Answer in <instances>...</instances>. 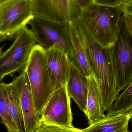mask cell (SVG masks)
Segmentation results:
<instances>
[{
	"label": "cell",
	"mask_w": 132,
	"mask_h": 132,
	"mask_svg": "<svg viewBox=\"0 0 132 132\" xmlns=\"http://www.w3.org/2000/svg\"><path fill=\"white\" fill-rule=\"evenodd\" d=\"M129 1V0H123L122 1V4H123V3H125V2H126L128 1Z\"/></svg>",
	"instance_id": "obj_26"
},
{
	"label": "cell",
	"mask_w": 132,
	"mask_h": 132,
	"mask_svg": "<svg viewBox=\"0 0 132 132\" xmlns=\"http://www.w3.org/2000/svg\"><path fill=\"white\" fill-rule=\"evenodd\" d=\"M1 42H2V41L1 40H0V43H1ZM5 45H4L3 46H1V47H0V56L2 55V54H3V52H4L3 51V50Z\"/></svg>",
	"instance_id": "obj_25"
},
{
	"label": "cell",
	"mask_w": 132,
	"mask_h": 132,
	"mask_svg": "<svg viewBox=\"0 0 132 132\" xmlns=\"http://www.w3.org/2000/svg\"><path fill=\"white\" fill-rule=\"evenodd\" d=\"M28 24L37 42L45 49L56 46L63 50L70 60H74L73 48L67 30L62 26L49 21L33 18Z\"/></svg>",
	"instance_id": "obj_8"
},
{
	"label": "cell",
	"mask_w": 132,
	"mask_h": 132,
	"mask_svg": "<svg viewBox=\"0 0 132 132\" xmlns=\"http://www.w3.org/2000/svg\"><path fill=\"white\" fill-rule=\"evenodd\" d=\"M37 42L31 29L23 27L15 36L13 43L0 56V82L5 77H13L25 70L31 50Z\"/></svg>",
	"instance_id": "obj_4"
},
{
	"label": "cell",
	"mask_w": 132,
	"mask_h": 132,
	"mask_svg": "<svg viewBox=\"0 0 132 132\" xmlns=\"http://www.w3.org/2000/svg\"><path fill=\"white\" fill-rule=\"evenodd\" d=\"M5 84L4 82H0V118L4 125L8 124L16 129L9 111Z\"/></svg>",
	"instance_id": "obj_18"
},
{
	"label": "cell",
	"mask_w": 132,
	"mask_h": 132,
	"mask_svg": "<svg viewBox=\"0 0 132 132\" xmlns=\"http://www.w3.org/2000/svg\"><path fill=\"white\" fill-rule=\"evenodd\" d=\"M4 1V0H0V2L2 1Z\"/></svg>",
	"instance_id": "obj_28"
},
{
	"label": "cell",
	"mask_w": 132,
	"mask_h": 132,
	"mask_svg": "<svg viewBox=\"0 0 132 132\" xmlns=\"http://www.w3.org/2000/svg\"><path fill=\"white\" fill-rule=\"evenodd\" d=\"M25 71L27 75L36 113L41 117L53 88L47 70L45 49L39 44L32 47Z\"/></svg>",
	"instance_id": "obj_3"
},
{
	"label": "cell",
	"mask_w": 132,
	"mask_h": 132,
	"mask_svg": "<svg viewBox=\"0 0 132 132\" xmlns=\"http://www.w3.org/2000/svg\"><path fill=\"white\" fill-rule=\"evenodd\" d=\"M131 111L115 115L107 114L104 117L82 129L83 132H124L128 131Z\"/></svg>",
	"instance_id": "obj_14"
},
{
	"label": "cell",
	"mask_w": 132,
	"mask_h": 132,
	"mask_svg": "<svg viewBox=\"0 0 132 132\" xmlns=\"http://www.w3.org/2000/svg\"><path fill=\"white\" fill-rule=\"evenodd\" d=\"M112 48L117 86L120 92L132 81V36L126 27L122 16L118 35Z\"/></svg>",
	"instance_id": "obj_6"
},
{
	"label": "cell",
	"mask_w": 132,
	"mask_h": 132,
	"mask_svg": "<svg viewBox=\"0 0 132 132\" xmlns=\"http://www.w3.org/2000/svg\"><path fill=\"white\" fill-rule=\"evenodd\" d=\"M81 10L94 3V0H73Z\"/></svg>",
	"instance_id": "obj_22"
},
{
	"label": "cell",
	"mask_w": 132,
	"mask_h": 132,
	"mask_svg": "<svg viewBox=\"0 0 132 132\" xmlns=\"http://www.w3.org/2000/svg\"><path fill=\"white\" fill-rule=\"evenodd\" d=\"M34 18L57 23L67 29L81 16L82 10L73 0H31Z\"/></svg>",
	"instance_id": "obj_7"
},
{
	"label": "cell",
	"mask_w": 132,
	"mask_h": 132,
	"mask_svg": "<svg viewBox=\"0 0 132 132\" xmlns=\"http://www.w3.org/2000/svg\"><path fill=\"white\" fill-rule=\"evenodd\" d=\"M45 50L47 70L55 91L66 86L70 71V60L63 50L56 46Z\"/></svg>",
	"instance_id": "obj_11"
},
{
	"label": "cell",
	"mask_w": 132,
	"mask_h": 132,
	"mask_svg": "<svg viewBox=\"0 0 132 132\" xmlns=\"http://www.w3.org/2000/svg\"><path fill=\"white\" fill-rule=\"evenodd\" d=\"M76 21L85 46L92 72L99 88L105 112L108 111L120 92L117 86L112 47L103 48L95 40L81 16Z\"/></svg>",
	"instance_id": "obj_1"
},
{
	"label": "cell",
	"mask_w": 132,
	"mask_h": 132,
	"mask_svg": "<svg viewBox=\"0 0 132 132\" xmlns=\"http://www.w3.org/2000/svg\"><path fill=\"white\" fill-rule=\"evenodd\" d=\"M120 6L123 13L132 14V0H129Z\"/></svg>",
	"instance_id": "obj_23"
},
{
	"label": "cell",
	"mask_w": 132,
	"mask_h": 132,
	"mask_svg": "<svg viewBox=\"0 0 132 132\" xmlns=\"http://www.w3.org/2000/svg\"><path fill=\"white\" fill-rule=\"evenodd\" d=\"M132 113L131 115V120L132 122V110H131Z\"/></svg>",
	"instance_id": "obj_27"
},
{
	"label": "cell",
	"mask_w": 132,
	"mask_h": 132,
	"mask_svg": "<svg viewBox=\"0 0 132 132\" xmlns=\"http://www.w3.org/2000/svg\"><path fill=\"white\" fill-rule=\"evenodd\" d=\"M132 110V81L119 95L107 114L115 115L128 112Z\"/></svg>",
	"instance_id": "obj_17"
},
{
	"label": "cell",
	"mask_w": 132,
	"mask_h": 132,
	"mask_svg": "<svg viewBox=\"0 0 132 132\" xmlns=\"http://www.w3.org/2000/svg\"><path fill=\"white\" fill-rule=\"evenodd\" d=\"M5 126L7 129L8 132H18L15 128L11 127L7 124H4Z\"/></svg>",
	"instance_id": "obj_24"
},
{
	"label": "cell",
	"mask_w": 132,
	"mask_h": 132,
	"mask_svg": "<svg viewBox=\"0 0 132 132\" xmlns=\"http://www.w3.org/2000/svg\"><path fill=\"white\" fill-rule=\"evenodd\" d=\"M88 80L83 75L77 67L74 60H70V71L66 85L69 96L85 114L87 111V97L88 92Z\"/></svg>",
	"instance_id": "obj_12"
},
{
	"label": "cell",
	"mask_w": 132,
	"mask_h": 132,
	"mask_svg": "<svg viewBox=\"0 0 132 132\" xmlns=\"http://www.w3.org/2000/svg\"><path fill=\"white\" fill-rule=\"evenodd\" d=\"M129 132L128 131H125V132Z\"/></svg>",
	"instance_id": "obj_29"
},
{
	"label": "cell",
	"mask_w": 132,
	"mask_h": 132,
	"mask_svg": "<svg viewBox=\"0 0 132 132\" xmlns=\"http://www.w3.org/2000/svg\"><path fill=\"white\" fill-rule=\"evenodd\" d=\"M123 12L120 6L93 3L81 11V17L89 33L102 47H113L117 39Z\"/></svg>",
	"instance_id": "obj_2"
},
{
	"label": "cell",
	"mask_w": 132,
	"mask_h": 132,
	"mask_svg": "<svg viewBox=\"0 0 132 132\" xmlns=\"http://www.w3.org/2000/svg\"><path fill=\"white\" fill-rule=\"evenodd\" d=\"M33 18L31 0L0 2V39H11Z\"/></svg>",
	"instance_id": "obj_5"
},
{
	"label": "cell",
	"mask_w": 132,
	"mask_h": 132,
	"mask_svg": "<svg viewBox=\"0 0 132 132\" xmlns=\"http://www.w3.org/2000/svg\"><path fill=\"white\" fill-rule=\"evenodd\" d=\"M123 0H94L96 4L111 7H119L122 4Z\"/></svg>",
	"instance_id": "obj_20"
},
{
	"label": "cell",
	"mask_w": 132,
	"mask_h": 132,
	"mask_svg": "<svg viewBox=\"0 0 132 132\" xmlns=\"http://www.w3.org/2000/svg\"><path fill=\"white\" fill-rule=\"evenodd\" d=\"M20 104L25 132H34L41 117L37 114L29 82L25 71L14 78L11 83Z\"/></svg>",
	"instance_id": "obj_10"
},
{
	"label": "cell",
	"mask_w": 132,
	"mask_h": 132,
	"mask_svg": "<svg viewBox=\"0 0 132 132\" xmlns=\"http://www.w3.org/2000/svg\"><path fill=\"white\" fill-rule=\"evenodd\" d=\"M70 98L66 86L53 92L44 108L41 118L50 125L73 127Z\"/></svg>",
	"instance_id": "obj_9"
},
{
	"label": "cell",
	"mask_w": 132,
	"mask_h": 132,
	"mask_svg": "<svg viewBox=\"0 0 132 132\" xmlns=\"http://www.w3.org/2000/svg\"><path fill=\"white\" fill-rule=\"evenodd\" d=\"M76 19L69 23L66 30L73 51L75 64L81 73L88 78L93 75V74Z\"/></svg>",
	"instance_id": "obj_13"
},
{
	"label": "cell",
	"mask_w": 132,
	"mask_h": 132,
	"mask_svg": "<svg viewBox=\"0 0 132 132\" xmlns=\"http://www.w3.org/2000/svg\"><path fill=\"white\" fill-rule=\"evenodd\" d=\"M34 132H83L82 129L75 127H66L45 123L40 119L38 126Z\"/></svg>",
	"instance_id": "obj_19"
},
{
	"label": "cell",
	"mask_w": 132,
	"mask_h": 132,
	"mask_svg": "<svg viewBox=\"0 0 132 132\" xmlns=\"http://www.w3.org/2000/svg\"><path fill=\"white\" fill-rule=\"evenodd\" d=\"M88 92L85 115L89 126L104 117L105 111L97 83L94 75L88 78Z\"/></svg>",
	"instance_id": "obj_15"
},
{
	"label": "cell",
	"mask_w": 132,
	"mask_h": 132,
	"mask_svg": "<svg viewBox=\"0 0 132 132\" xmlns=\"http://www.w3.org/2000/svg\"><path fill=\"white\" fill-rule=\"evenodd\" d=\"M7 94L8 107L16 130L18 132H25L22 112L19 102L13 90L11 83L5 84Z\"/></svg>",
	"instance_id": "obj_16"
},
{
	"label": "cell",
	"mask_w": 132,
	"mask_h": 132,
	"mask_svg": "<svg viewBox=\"0 0 132 132\" xmlns=\"http://www.w3.org/2000/svg\"><path fill=\"white\" fill-rule=\"evenodd\" d=\"M122 17L126 27L132 36V14L123 13Z\"/></svg>",
	"instance_id": "obj_21"
}]
</instances>
